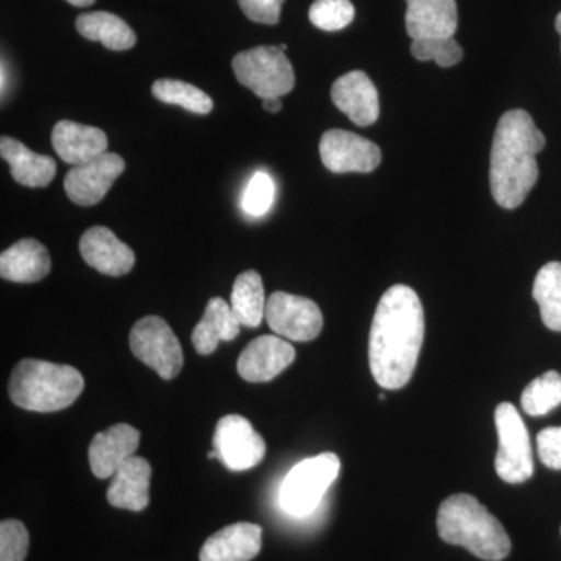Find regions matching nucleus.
Listing matches in <instances>:
<instances>
[{
    "instance_id": "39",
    "label": "nucleus",
    "mask_w": 561,
    "mask_h": 561,
    "mask_svg": "<svg viewBox=\"0 0 561 561\" xmlns=\"http://www.w3.org/2000/svg\"><path fill=\"white\" fill-rule=\"evenodd\" d=\"M279 47H280V50H284V51L287 50V44H283V46H279Z\"/></svg>"
},
{
    "instance_id": "25",
    "label": "nucleus",
    "mask_w": 561,
    "mask_h": 561,
    "mask_svg": "<svg viewBox=\"0 0 561 561\" xmlns=\"http://www.w3.org/2000/svg\"><path fill=\"white\" fill-rule=\"evenodd\" d=\"M230 306L242 327H260L265 319V306H267L260 273L243 272L236 278Z\"/></svg>"
},
{
    "instance_id": "36",
    "label": "nucleus",
    "mask_w": 561,
    "mask_h": 561,
    "mask_svg": "<svg viewBox=\"0 0 561 561\" xmlns=\"http://www.w3.org/2000/svg\"><path fill=\"white\" fill-rule=\"evenodd\" d=\"M68 2L72 3L73 7H81V9H84V7H91L95 0H68Z\"/></svg>"
},
{
    "instance_id": "20",
    "label": "nucleus",
    "mask_w": 561,
    "mask_h": 561,
    "mask_svg": "<svg viewBox=\"0 0 561 561\" xmlns=\"http://www.w3.org/2000/svg\"><path fill=\"white\" fill-rule=\"evenodd\" d=\"M150 478L149 461L133 456L113 476L106 500L113 507L142 512L150 502Z\"/></svg>"
},
{
    "instance_id": "5",
    "label": "nucleus",
    "mask_w": 561,
    "mask_h": 561,
    "mask_svg": "<svg viewBox=\"0 0 561 561\" xmlns=\"http://www.w3.org/2000/svg\"><path fill=\"white\" fill-rule=\"evenodd\" d=\"M339 471L341 460L332 453L301 460L284 478L279 491L280 507L289 515H309L319 507L324 493L337 479Z\"/></svg>"
},
{
    "instance_id": "22",
    "label": "nucleus",
    "mask_w": 561,
    "mask_h": 561,
    "mask_svg": "<svg viewBox=\"0 0 561 561\" xmlns=\"http://www.w3.org/2000/svg\"><path fill=\"white\" fill-rule=\"evenodd\" d=\"M50 268L49 251L35 239H21L0 254V276L13 283H36Z\"/></svg>"
},
{
    "instance_id": "1",
    "label": "nucleus",
    "mask_w": 561,
    "mask_h": 561,
    "mask_svg": "<svg viewBox=\"0 0 561 561\" xmlns=\"http://www.w3.org/2000/svg\"><path fill=\"white\" fill-rule=\"evenodd\" d=\"M424 339V311L411 287H390L373 317L368 359L373 378L387 390L411 381Z\"/></svg>"
},
{
    "instance_id": "3",
    "label": "nucleus",
    "mask_w": 561,
    "mask_h": 561,
    "mask_svg": "<svg viewBox=\"0 0 561 561\" xmlns=\"http://www.w3.org/2000/svg\"><path fill=\"white\" fill-rule=\"evenodd\" d=\"M437 529L443 541L463 546L478 559L501 561L512 551L511 538L502 524L470 494H453L442 502Z\"/></svg>"
},
{
    "instance_id": "11",
    "label": "nucleus",
    "mask_w": 561,
    "mask_h": 561,
    "mask_svg": "<svg viewBox=\"0 0 561 561\" xmlns=\"http://www.w3.org/2000/svg\"><path fill=\"white\" fill-rule=\"evenodd\" d=\"M320 157L334 173H368L381 164V149L356 133L330 130L321 136Z\"/></svg>"
},
{
    "instance_id": "2",
    "label": "nucleus",
    "mask_w": 561,
    "mask_h": 561,
    "mask_svg": "<svg viewBox=\"0 0 561 561\" xmlns=\"http://www.w3.org/2000/svg\"><path fill=\"white\" fill-rule=\"evenodd\" d=\"M546 146L527 111L511 110L497 122L490 158V187L505 209L522 206L538 181L537 154Z\"/></svg>"
},
{
    "instance_id": "26",
    "label": "nucleus",
    "mask_w": 561,
    "mask_h": 561,
    "mask_svg": "<svg viewBox=\"0 0 561 561\" xmlns=\"http://www.w3.org/2000/svg\"><path fill=\"white\" fill-rule=\"evenodd\" d=\"M534 298L549 330L561 332V262H549L538 272Z\"/></svg>"
},
{
    "instance_id": "14",
    "label": "nucleus",
    "mask_w": 561,
    "mask_h": 561,
    "mask_svg": "<svg viewBox=\"0 0 561 561\" xmlns=\"http://www.w3.org/2000/svg\"><path fill=\"white\" fill-rule=\"evenodd\" d=\"M331 99L351 122L367 127L379 117V95L375 83L362 70H353L334 81Z\"/></svg>"
},
{
    "instance_id": "6",
    "label": "nucleus",
    "mask_w": 561,
    "mask_h": 561,
    "mask_svg": "<svg viewBox=\"0 0 561 561\" xmlns=\"http://www.w3.org/2000/svg\"><path fill=\"white\" fill-rule=\"evenodd\" d=\"M239 83L262 101L283 98L295 87V72L286 51L276 46H260L241 51L232 60Z\"/></svg>"
},
{
    "instance_id": "38",
    "label": "nucleus",
    "mask_w": 561,
    "mask_h": 561,
    "mask_svg": "<svg viewBox=\"0 0 561 561\" xmlns=\"http://www.w3.org/2000/svg\"><path fill=\"white\" fill-rule=\"evenodd\" d=\"M208 457H209V459H217V451H216V449H213V451H209Z\"/></svg>"
},
{
    "instance_id": "19",
    "label": "nucleus",
    "mask_w": 561,
    "mask_h": 561,
    "mask_svg": "<svg viewBox=\"0 0 561 561\" xmlns=\"http://www.w3.org/2000/svg\"><path fill=\"white\" fill-rule=\"evenodd\" d=\"M262 548V527L236 523L216 531L205 541L201 561H251Z\"/></svg>"
},
{
    "instance_id": "16",
    "label": "nucleus",
    "mask_w": 561,
    "mask_h": 561,
    "mask_svg": "<svg viewBox=\"0 0 561 561\" xmlns=\"http://www.w3.org/2000/svg\"><path fill=\"white\" fill-rule=\"evenodd\" d=\"M139 440V431L125 423L114 424L110 430L95 434L90 446L91 471L95 478H113L124 461L135 456Z\"/></svg>"
},
{
    "instance_id": "34",
    "label": "nucleus",
    "mask_w": 561,
    "mask_h": 561,
    "mask_svg": "<svg viewBox=\"0 0 561 561\" xmlns=\"http://www.w3.org/2000/svg\"><path fill=\"white\" fill-rule=\"evenodd\" d=\"M538 456L546 467L561 470V427H546L537 437Z\"/></svg>"
},
{
    "instance_id": "32",
    "label": "nucleus",
    "mask_w": 561,
    "mask_h": 561,
    "mask_svg": "<svg viewBox=\"0 0 561 561\" xmlns=\"http://www.w3.org/2000/svg\"><path fill=\"white\" fill-rule=\"evenodd\" d=\"M31 537L24 524L18 519H5L0 524V561H24Z\"/></svg>"
},
{
    "instance_id": "4",
    "label": "nucleus",
    "mask_w": 561,
    "mask_h": 561,
    "mask_svg": "<svg viewBox=\"0 0 561 561\" xmlns=\"http://www.w3.org/2000/svg\"><path fill=\"white\" fill-rule=\"evenodd\" d=\"M84 389L77 368L54 362L24 359L11 373V401L25 411L49 413L69 408Z\"/></svg>"
},
{
    "instance_id": "18",
    "label": "nucleus",
    "mask_w": 561,
    "mask_h": 561,
    "mask_svg": "<svg viewBox=\"0 0 561 561\" xmlns=\"http://www.w3.org/2000/svg\"><path fill=\"white\" fill-rule=\"evenodd\" d=\"M51 146L62 161L80 165L106 153L108 138L101 128L60 121L51 131Z\"/></svg>"
},
{
    "instance_id": "33",
    "label": "nucleus",
    "mask_w": 561,
    "mask_h": 561,
    "mask_svg": "<svg viewBox=\"0 0 561 561\" xmlns=\"http://www.w3.org/2000/svg\"><path fill=\"white\" fill-rule=\"evenodd\" d=\"M250 21L275 25L280 18L284 0H238Z\"/></svg>"
},
{
    "instance_id": "10",
    "label": "nucleus",
    "mask_w": 561,
    "mask_h": 561,
    "mask_svg": "<svg viewBox=\"0 0 561 561\" xmlns=\"http://www.w3.org/2000/svg\"><path fill=\"white\" fill-rule=\"evenodd\" d=\"M217 459L231 471H247L260 465L267 446L249 420L241 415H227L214 432Z\"/></svg>"
},
{
    "instance_id": "28",
    "label": "nucleus",
    "mask_w": 561,
    "mask_h": 561,
    "mask_svg": "<svg viewBox=\"0 0 561 561\" xmlns=\"http://www.w3.org/2000/svg\"><path fill=\"white\" fill-rule=\"evenodd\" d=\"M561 404V375L548 371L534 379L523 391V411L531 416L546 415Z\"/></svg>"
},
{
    "instance_id": "17",
    "label": "nucleus",
    "mask_w": 561,
    "mask_h": 561,
    "mask_svg": "<svg viewBox=\"0 0 561 561\" xmlns=\"http://www.w3.org/2000/svg\"><path fill=\"white\" fill-rule=\"evenodd\" d=\"M405 31L412 39L451 38L459 27L456 0H405Z\"/></svg>"
},
{
    "instance_id": "15",
    "label": "nucleus",
    "mask_w": 561,
    "mask_h": 561,
    "mask_svg": "<svg viewBox=\"0 0 561 561\" xmlns=\"http://www.w3.org/2000/svg\"><path fill=\"white\" fill-rule=\"evenodd\" d=\"M80 254L88 265L108 276H124L135 267V253L110 228H90L80 239Z\"/></svg>"
},
{
    "instance_id": "13",
    "label": "nucleus",
    "mask_w": 561,
    "mask_h": 561,
    "mask_svg": "<svg viewBox=\"0 0 561 561\" xmlns=\"http://www.w3.org/2000/svg\"><path fill=\"white\" fill-rule=\"evenodd\" d=\"M294 346L276 335H261L249 343L238 360V371L249 382H267L295 360Z\"/></svg>"
},
{
    "instance_id": "21",
    "label": "nucleus",
    "mask_w": 561,
    "mask_h": 561,
    "mask_svg": "<svg viewBox=\"0 0 561 561\" xmlns=\"http://www.w3.org/2000/svg\"><path fill=\"white\" fill-rule=\"evenodd\" d=\"M0 157L9 162L11 175L27 187H46L57 175V162L46 154H38L21 142V140L2 136L0 139Z\"/></svg>"
},
{
    "instance_id": "8",
    "label": "nucleus",
    "mask_w": 561,
    "mask_h": 561,
    "mask_svg": "<svg viewBox=\"0 0 561 561\" xmlns=\"http://www.w3.org/2000/svg\"><path fill=\"white\" fill-rule=\"evenodd\" d=\"M130 348L140 362L149 365L165 381L176 378L183 368L179 337L161 317H144L133 327Z\"/></svg>"
},
{
    "instance_id": "29",
    "label": "nucleus",
    "mask_w": 561,
    "mask_h": 561,
    "mask_svg": "<svg viewBox=\"0 0 561 561\" xmlns=\"http://www.w3.org/2000/svg\"><path fill=\"white\" fill-rule=\"evenodd\" d=\"M354 14L356 11L350 0H316L309 9V20L324 32H339L348 27Z\"/></svg>"
},
{
    "instance_id": "12",
    "label": "nucleus",
    "mask_w": 561,
    "mask_h": 561,
    "mask_svg": "<svg viewBox=\"0 0 561 561\" xmlns=\"http://www.w3.org/2000/svg\"><path fill=\"white\" fill-rule=\"evenodd\" d=\"M125 171L121 154L106 153L84 164L76 165L65 179V191L69 201L80 206L98 205L108 194L114 181Z\"/></svg>"
},
{
    "instance_id": "37",
    "label": "nucleus",
    "mask_w": 561,
    "mask_h": 561,
    "mask_svg": "<svg viewBox=\"0 0 561 561\" xmlns=\"http://www.w3.org/2000/svg\"><path fill=\"white\" fill-rule=\"evenodd\" d=\"M556 28H557V32H559L560 36H561V13L559 14V16H557Z\"/></svg>"
},
{
    "instance_id": "30",
    "label": "nucleus",
    "mask_w": 561,
    "mask_h": 561,
    "mask_svg": "<svg viewBox=\"0 0 561 561\" xmlns=\"http://www.w3.org/2000/svg\"><path fill=\"white\" fill-rule=\"evenodd\" d=\"M411 51L419 61L437 62L440 68L459 65L463 58V49L454 36L451 38L413 39Z\"/></svg>"
},
{
    "instance_id": "7",
    "label": "nucleus",
    "mask_w": 561,
    "mask_h": 561,
    "mask_svg": "<svg viewBox=\"0 0 561 561\" xmlns=\"http://www.w3.org/2000/svg\"><path fill=\"white\" fill-rule=\"evenodd\" d=\"M494 421L500 438V448L494 460L497 476L507 483L529 481L534 474V456L529 432L518 409L511 402H502L494 412Z\"/></svg>"
},
{
    "instance_id": "23",
    "label": "nucleus",
    "mask_w": 561,
    "mask_h": 561,
    "mask_svg": "<svg viewBox=\"0 0 561 561\" xmlns=\"http://www.w3.org/2000/svg\"><path fill=\"white\" fill-rule=\"evenodd\" d=\"M241 328V321L232 313L230 302L220 297L210 298L202 320L192 332V343L198 354L208 356L217 350L220 342L234 341Z\"/></svg>"
},
{
    "instance_id": "35",
    "label": "nucleus",
    "mask_w": 561,
    "mask_h": 561,
    "mask_svg": "<svg viewBox=\"0 0 561 561\" xmlns=\"http://www.w3.org/2000/svg\"><path fill=\"white\" fill-rule=\"evenodd\" d=\"M262 106L268 113H278L283 108V102H280V98H268L262 101Z\"/></svg>"
},
{
    "instance_id": "31",
    "label": "nucleus",
    "mask_w": 561,
    "mask_h": 561,
    "mask_svg": "<svg viewBox=\"0 0 561 561\" xmlns=\"http://www.w3.org/2000/svg\"><path fill=\"white\" fill-rule=\"evenodd\" d=\"M275 181L265 172H256L242 195V209L249 216L261 217L268 213L275 201Z\"/></svg>"
},
{
    "instance_id": "27",
    "label": "nucleus",
    "mask_w": 561,
    "mask_h": 561,
    "mask_svg": "<svg viewBox=\"0 0 561 561\" xmlns=\"http://www.w3.org/2000/svg\"><path fill=\"white\" fill-rule=\"evenodd\" d=\"M151 92L158 101L169 103V105H179L191 113L209 114L213 111V99L206 92L181 80H157L151 87Z\"/></svg>"
},
{
    "instance_id": "24",
    "label": "nucleus",
    "mask_w": 561,
    "mask_h": 561,
    "mask_svg": "<svg viewBox=\"0 0 561 561\" xmlns=\"http://www.w3.org/2000/svg\"><path fill=\"white\" fill-rule=\"evenodd\" d=\"M77 31L87 39L99 41L110 50H128L136 44V33L130 25L108 11L80 14Z\"/></svg>"
},
{
    "instance_id": "9",
    "label": "nucleus",
    "mask_w": 561,
    "mask_h": 561,
    "mask_svg": "<svg viewBox=\"0 0 561 561\" xmlns=\"http://www.w3.org/2000/svg\"><path fill=\"white\" fill-rule=\"evenodd\" d=\"M265 320L279 337L294 342H311L323 330V316L312 300L298 295L275 291L265 306Z\"/></svg>"
}]
</instances>
